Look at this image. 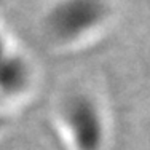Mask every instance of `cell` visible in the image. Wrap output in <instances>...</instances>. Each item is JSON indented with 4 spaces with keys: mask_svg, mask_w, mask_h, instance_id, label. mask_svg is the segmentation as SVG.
<instances>
[{
    "mask_svg": "<svg viewBox=\"0 0 150 150\" xmlns=\"http://www.w3.org/2000/svg\"><path fill=\"white\" fill-rule=\"evenodd\" d=\"M102 0H62L48 18V27L56 37L69 40L94 27L104 16Z\"/></svg>",
    "mask_w": 150,
    "mask_h": 150,
    "instance_id": "6da1fadb",
    "label": "cell"
}]
</instances>
